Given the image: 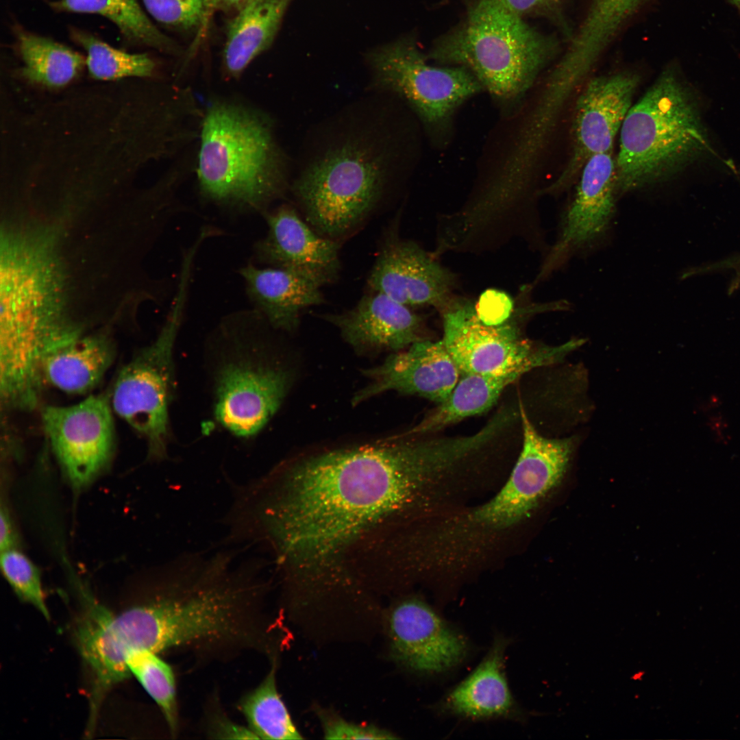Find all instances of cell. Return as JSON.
I'll return each instance as SVG.
<instances>
[{"label":"cell","mask_w":740,"mask_h":740,"mask_svg":"<svg viewBox=\"0 0 740 740\" xmlns=\"http://www.w3.org/2000/svg\"><path fill=\"white\" fill-rule=\"evenodd\" d=\"M446 436H398L286 462L250 482L244 517L251 539L278 565L340 559L361 537L400 517L423 482L449 467Z\"/></svg>","instance_id":"1"},{"label":"cell","mask_w":740,"mask_h":740,"mask_svg":"<svg viewBox=\"0 0 740 740\" xmlns=\"http://www.w3.org/2000/svg\"><path fill=\"white\" fill-rule=\"evenodd\" d=\"M193 165L204 200L264 214L287 190V162L272 118L241 99H213L204 109Z\"/></svg>","instance_id":"2"},{"label":"cell","mask_w":740,"mask_h":740,"mask_svg":"<svg viewBox=\"0 0 740 740\" xmlns=\"http://www.w3.org/2000/svg\"><path fill=\"white\" fill-rule=\"evenodd\" d=\"M556 45L498 0H476L464 19L436 40L430 57L465 68L502 110L511 111L552 58Z\"/></svg>","instance_id":"3"},{"label":"cell","mask_w":740,"mask_h":740,"mask_svg":"<svg viewBox=\"0 0 740 740\" xmlns=\"http://www.w3.org/2000/svg\"><path fill=\"white\" fill-rule=\"evenodd\" d=\"M394 149L389 135L354 132L314 159L293 186L308 224L339 241L362 224L388 183Z\"/></svg>","instance_id":"4"},{"label":"cell","mask_w":740,"mask_h":740,"mask_svg":"<svg viewBox=\"0 0 740 740\" xmlns=\"http://www.w3.org/2000/svg\"><path fill=\"white\" fill-rule=\"evenodd\" d=\"M269 326L253 308L227 314L211 334L217 351L212 371L214 416L238 436L260 431L291 386V371L269 352Z\"/></svg>","instance_id":"5"},{"label":"cell","mask_w":740,"mask_h":740,"mask_svg":"<svg viewBox=\"0 0 740 740\" xmlns=\"http://www.w3.org/2000/svg\"><path fill=\"white\" fill-rule=\"evenodd\" d=\"M619 132L618 197L660 182L707 147L694 100L669 70L632 104Z\"/></svg>","instance_id":"6"},{"label":"cell","mask_w":740,"mask_h":740,"mask_svg":"<svg viewBox=\"0 0 740 740\" xmlns=\"http://www.w3.org/2000/svg\"><path fill=\"white\" fill-rule=\"evenodd\" d=\"M190 278L180 277L169 315L157 339L120 371L112 409L145 439L149 457H167L171 440L169 406L175 391L173 350L186 304Z\"/></svg>","instance_id":"7"},{"label":"cell","mask_w":740,"mask_h":740,"mask_svg":"<svg viewBox=\"0 0 740 740\" xmlns=\"http://www.w3.org/2000/svg\"><path fill=\"white\" fill-rule=\"evenodd\" d=\"M443 341L461 373L499 375L533 369L561 360L582 345L573 339L563 345H536L521 332L515 317L493 325L478 316L470 300L454 297L440 310Z\"/></svg>","instance_id":"8"},{"label":"cell","mask_w":740,"mask_h":740,"mask_svg":"<svg viewBox=\"0 0 740 740\" xmlns=\"http://www.w3.org/2000/svg\"><path fill=\"white\" fill-rule=\"evenodd\" d=\"M371 63L376 87L404 99L432 130H443L455 110L482 88L464 67L430 64L412 41L379 51Z\"/></svg>","instance_id":"9"},{"label":"cell","mask_w":740,"mask_h":740,"mask_svg":"<svg viewBox=\"0 0 740 740\" xmlns=\"http://www.w3.org/2000/svg\"><path fill=\"white\" fill-rule=\"evenodd\" d=\"M522 447L508 480L499 492L473 514L476 521L505 528L524 518L562 480L569 465L575 438L541 435L521 404Z\"/></svg>","instance_id":"10"},{"label":"cell","mask_w":740,"mask_h":740,"mask_svg":"<svg viewBox=\"0 0 740 740\" xmlns=\"http://www.w3.org/2000/svg\"><path fill=\"white\" fill-rule=\"evenodd\" d=\"M558 233L535 283L560 269L572 257L600 243L608 235L616 212L615 158L613 151L591 157L582 167Z\"/></svg>","instance_id":"11"},{"label":"cell","mask_w":740,"mask_h":740,"mask_svg":"<svg viewBox=\"0 0 740 740\" xmlns=\"http://www.w3.org/2000/svg\"><path fill=\"white\" fill-rule=\"evenodd\" d=\"M42 421L60 467L73 488L90 484L108 463L114 428L110 400L90 395L66 406H48Z\"/></svg>","instance_id":"12"},{"label":"cell","mask_w":740,"mask_h":740,"mask_svg":"<svg viewBox=\"0 0 740 740\" xmlns=\"http://www.w3.org/2000/svg\"><path fill=\"white\" fill-rule=\"evenodd\" d=\"M639 76L622 71L589 80L577 98L571 125L572 151L560 173L541 194H556L578 178L593 156L613 151V144L632 106Z\"/></svg>","instance_id":"13"},{"label":"cell","mask_w":740,"mask_h":740,"mask_svg":"<svg viewBox=\"0 0 740 740\" xmlns=\"http://www.w3.org/2000/svg\"><path fill=\"white\" fill-rule=\"evenodd\" d=\"M385 619L391 657L412 672L445 673L469 653L467 637L418 597L397 600Z\"/></svg>","instance_id":"14"},{"label":"cell","mask_w":740,"mask_h":740,"mask_svg":"<svg viewBox=\"0 0 740 740\" xmlns=\"http://www.w3.org/2000/svg\"><path fill=\"white\" fill-rule=\"evenodd\" d=\"M367 284L370 291L409 308L433 306L440 311L454 299L457 278L432 253L392 234L378 253Z\"/></svg>","instance_id":"15"},{"label":"cell","mask_w":740,"mask_h":740,"mask_svg":"<svg viewBox=\"0 0 740 740\" xmlns=\"http://www.w3.org/2000/svg\"><path fill=\"white\" fill-rule=\"evenodd\" d=\"M263 216L268 229L254 246L257 262L296 271L322 286L338 278L339 241L319 234L287 204Z\"/></svg>","instance_id":"16"},{"label":"cell","mask_w":740,"mask_h":740,"mask_svg":"<svg viewBox=\"0 0 740 740\" xmlns=\"http://www.w3.org/2000/svg\"><path fill=\"white\" fill-rule=\"evenodd\" d=\"M362 373L369 382L354 395V406L388 391L418 395L439 404L448 397L460 377L442 339L428 338L395 352L381 365Z\"/></svg>","instance_id":"17"},{"label":"cell","mask_w":740,"mask_h":740,"mask_svg":"<svg viewBox=\"0 0 740 740\" xmlns=\"http://www.w3.org/2000/svg\"><path fill=\"white\" fill-rule=\"evenodd\" d=\"M323 318L336 326L356 351L403 350L425 339L423 318L385 294L370 291L355 306Z\"/></svg>","instance_id":"18"},{"label":"cell","mask_w":740,"mask_h":740,"mask_svg":"<svg viewBox=\"0 0 740 740\" xmlns=\"http://www.w3.org/2000/svg\"><path fill=\"white\" fill-rule=\"evenodd\" d=\"M510 639L497 635L481 662L436 704L440 714L469 721L522 722L525 713L509 688L505 669Z\"/></svg>","instance_id":"19"},{"label":"cell","mask_w":740,"mask_h":740,"mask_svg":"<svg viewBox=\"0 0 740 740\" xmlns=\"http://www.w3.org/2000/svg\"><path fill=\"white\" fill-rule=\"evenodd\" d=\"M239 273L254 308L273 329L294 332L304 309L324 302L322 286L296 271L248 263Z\"/></svg>","instance_id":"20"},{"label":"cell","mask_w":740,"mask_h":740,"mask_svg":"<svg viewBox=\"0 0 740 740\" xmlns=\"http://www.w3.org/2000/svg\"><path fill=\"white\" fill-rule=\"evenodd\" d=\"M114 357L111 344L101 337L75 334L60 343L44 358L43 383L70 394H84L102 379Z\"/></svg>","instance_id":"21"},{"label":"cell","mask_w":740,"mask_h":740,"mask_svg":"<svg viewBox=\"0 0 740 740\" xmlns=\"http://www.w3.org/2000/svg\"><path fill=\"white\" fill-rule=\"evenodd\" d=\"M290 0H249L232 21L223 54L226 77L238 79L272 42Z\"/></svg>","instance_id":"22"},{"label":"cell","mask_w":740,"mask_h":740,"mask_svg":"<svg viewBox=\"0 0 740 740\" xmlns=\"http://www.w3.org/2000/svg\"><path fill=\"white\" fill-rule=\"evenodd\" d=\"M526 373L499 375L461 373L448 397L401 436L430 435L464 419L490 409L504 390Z\"/></svg>","instance_id":"23"},{"label":"cell","mask_w":740,"mask_h":740,"mask_svg":"<svg viewBox=\"0 0 740 740\" xmlns=\"http://www.w3.org/2000/svg\"><path fill=\"white\" fill-rule=\"evenodd\" d=\"M14 33L23 73L32 82L53 87L65 85L86 62L78 52L53 39L22 28Z\"/></svg>","instance_id":"24"},{"label":"cell","mask_w":740,"mask_h":740,"mask_svg":"<svg viewBox=\"0 0 740 740\" xmlns=\"http://www.w3.org/2000/svg\"><path fill=\"white\" fill-rule=\"evenodd\" d=\"M261 682L240 698L237 707L258 739H301L277 686L278 656Z\"/></svg>","instance_id":"25"},{"label":"cell","mask_w":740,"mask_h":740,"mask_svg":"<svg viewBox=\"0 0 740 740\" xmlns=\"http://www.w3.org/2000/svg\"><path fill=\"white\" fill-rule=\"evenodd\" d=\"M55 11L102 16L118 29L127 41L158 49H167L169 40L152 23L138 0H55Z\"/></svg>","instance_id":"26"},{"label":"cell","mask_w":740,"mask_h":740,"mask_svg":"<svg viewBox=\"0 0 740 740\" xmlns=\"http://www.w3.org/2000/svg\"><path fill=\"white\" fill-rule=\"evenodd\" d=\"M127 666L145 691L156 702L172 738L180 729V718L174 669L160 654L139 650L127 658Z\"/></svg>","instance_id":"27"},{"label":"cell","mask_w":740,"mask_h":740,"mask_svg":"<svg viewBox=\"0 0 740 740\" xmlns=\"http://www.w3.org/2000/svg\"><path fill=\"white\" fill-rule=\"evenodd\" d=\"M72 39L86 51V62L92 77L109 80L125 77H150L156 63L147 54L131 53L116 49L84 30L72 28Z\"/></svg>","instance_id":"28"},{"label":"cell","mask_w":740,"mask_h":740,"mask_svg":"<svg viewBox=\"0 0 740 740\" xmlns=\"http://www.w3.org/2000/svg\"><path fill=\"white\" fill-rule=\"evenodd\" d=\"M1 568L17 596L32 604L47 619L50 617L39 571L32 560L16 547L1 551Z\"/></svg>","instance_id":"29"},{"label":"cell","mask_w":740,"mask_h":740,"mask_svg":"<svg viewBox=\"0 0 740 740\" xmlns=\"http://www.w3.org/2000/svg\"><path fill=\"white\" fill-rule=\"evenodd\" d=\"M152 17L166 25L188 29L199 25L210 0H143Z\"/></svg>","instance_id":"30"},{"label":"cell","mask_w":740,"mask_h":740,"mask_svg":"<svg viewBox=\"0 0 740 740\" xmlns=\"http://www.w3.org/2000/svg\"><path fill=\"white\" fill-rule=\"evenodd\" d=\"M324 738L327 739H394V733L374 725L357 724L334 713L317 711Z\"/></svg>","instance_id":"31"},{"label":"cell","mask_w":740,"mask_h":740,"mask_svg":"<svg viewBox=\"0 0 740 740\" xmlns=\"http://www.w3.org/2000/svg\"><path fill=\"white\" fill-rule=\"evenodd\" d=\"M205 732L208 738L215 739H258L246 726L233 721L222 708L218 696H211L207 702L204 715Z\"/></svg>","instance_id":"32"},{"label":"cell","mask_w":740,"mask_h":740,"mask_svg":"<svg viewBox=\"0 0 740 740\" xmlns=\"http://www.w3.org/2000/svg\"><path fill=\"white\" fill-rule=\"evenodd\" d=\"M726 269L732 271L735 274L728 288L729 293H732L740 287V253L712 264L697 267L688 272L687 275H692Z\"/></svg>","instance_id":"33"},{"label":"cell","mask_w":740,"mask_h":740,"mask_svg":"<svg viewBox=\"0 0 740 740\" xmlns=\"http://www.w3.org/2000/svg\"><path fill=\"white\" fill-rule=\"evenodd\" d=\"M0 521L1 551L16 547V537L11 519L5 507H1Z\"/></svg>","instance_id":"34"},{"label":"cell","mask_w":740,"mask_h":740,"mask_svg":"<svg viewBox=\"0 0 740 740\" xmlns=\"http://www.w3.org/2000/svg\"><path fill=\"white\" fill-rule=\"evenodd\" d=\"M511 11L523 17L542 11L539 0H498Z\"/></svg>","instance_id":"35"},{"label":"cell","mask_w":740,"mask_h":740,"mask_svg":"<svg viewBox=\"0 0 740 740\" xmlns=\"http://www.w3.org/2000/svg\"><path fill=\"white\" fill-rule=\"evenodd\" d=\"M249 0H210L211 3L225 6L242 7Z\"/></svg>","instance_id":"36"},{"label":"cell","mask_w":740,"mask_h":740,"mask_svg":"<svg viewBox=\"0 0 740 740\" xmlns=\"http://www.w3.org/2000/svg\"><path fill=\"white\" fill-rule=\"evenodd\" d=\"M542 11H554L561 0H539Z\"/></svg>","instance_id":"37"},{"label":"cell","mask_w":740,"mask_h":740,"mask_svg":"<svg viewBox=\"0 0 740 740\" xmlns=\"http://www.w3.org/2000/svg\"><path fill=\"white\" fill-rule=\"evenodd\" d=\"M735 1L740 5V0H735Z\"/></svg>","instance_id":"38"}]
</instances>
